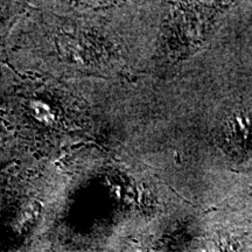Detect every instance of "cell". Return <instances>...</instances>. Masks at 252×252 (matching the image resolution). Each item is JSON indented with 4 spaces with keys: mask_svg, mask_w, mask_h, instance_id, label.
Returning <instances> with one entry per match:
<instances>
[{
    "mask_svg": "<svg viewBox=\"0 0 252 252\" xmlns=\"http://www.w3.org/2000/svg\"><path fill=\"white\" fill-rule=\"evenodd\" d=\"M32 111H33V115L35 116L37 121L43 123V124L49 125L54 122V115H53L49 106L45 103L39 102V100L33 102V104H32Z\"/></svg>",
    "mask_w": 252,
    "mask_h": 252,
    "instance_id": "cell-2",
    "label": "cell"
},
{
    "mask_svg": "<svg viewBox=\"0 0 252 252\" xmlns=\"http://www.w3.org/2000/svg\"><path fill=\"white\" fill-rule=\"evenodd\" d=\"M223 125V141L230 153L244 154L252 144V106H242L230 111Z\"/></svg>",
    "mask_w": 252,
    "mask_h": 252,
    "instance_id": "cell-1",
    "label": "cell"
}]
</instances>
